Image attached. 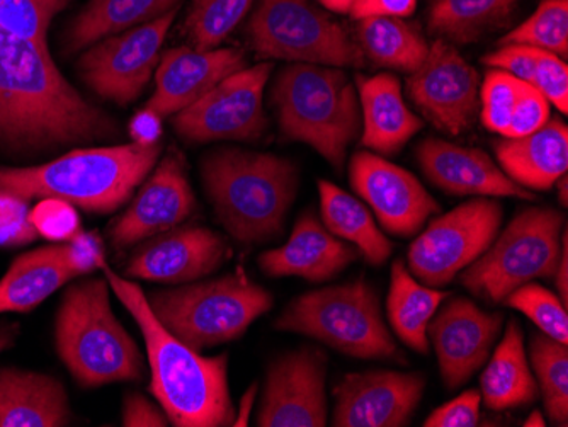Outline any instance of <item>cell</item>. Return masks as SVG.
<instances>
[{
	"label": "cell",
	"mask_w": 568,
	"mask_h": 427,
	"mask_svg": "<svg viewBox=\"0 0 568 427\" xmlns=\"http://www.w3.org/2000/svg\"><path fill=\"white\" fill-rule=\"evenodd\" d=\"M30 213L26 197L0 191V247H16L37 238Z\"/></svg>",
	"instance_id": "cell-41"
},
{
	"label": "cell",
	"mask_w": 568,
	"mask_h": 427,
	"mask_svg": "<svg viewBox=\"0 0 568 427\" xmlns=\"http://www.w3.org/2000/svg\"><path fill=\"white\" fill-rule=\"evenodd\" d=\"M519 0H430L427 30L452 44H471L506 28Z\"/></svg>",
	"instance_id": "cell-33"
},
{
	"label": "cell",
	"mask_w": 568,
	"mask_h": 427,
	"mask_svg": "<svg viewBox=\"0 0 568 427\" xmlns=\"http://www.w3.org/2000/svg\"><path fill=\"white\" fill-rule=\"evenodd\" d=\"M504 210L488 197L462 203L436 216L408 247V271L430 288H442L467 270L499 234Z\"/></svg>",
	"instance_id": "cell-11"
},
{
	"label": "cell",
	"mask_w": 568,
	"mask_h": 427,
	"mask_svg": "<svg viewBox=\"0 0 568 427\" xmlns=\"http://www.w3.org/2000/svg\"><path fill=\"white\" fill-rule=\"evenodd\" d=\"M153 145L73 150L38 167H2L0 191L31 197H60L88 212L110 213L124 205L161 155Z\"/></svg>",
	"instance_id": "cell-4"
},
{
	"label": "cell",
	"mask_w": 568,
	"mask_h": 427,
	"mask_svg": "<svg viewBox=\"0 0 568 427\" xmlns=\"http://www.w3.org/2000/svg\"><path fill=\"white\" fill-rule=\"evenodd\" d=\"M16 337V327H0V353L12 346Z\"/></svg>",
	"instance_id": "cell-52"
},
{
	"label": "cell",
	"mask_w": 568,
	"mask_h": 427,
	"mask_svg": "<svg viewBox=\"0 0 568 427\" xmlns=\"http://www.w3.org/2000/svg\"><path fill=\"white\" fill-rule=\"evenodd\" d=\"M248 43L263 59L365 69L356 41L308 0H261L248 19Z\"/></svg>",
	"instance_id": "cell-10"
},
{
	"label": "cell",
	"mask_w": 568,
	"mask_h": 427,
	"mask_svg": "<svg viewBox=\"0 0 568 427\" xmlns=\"http://www.w3.org/2000/svg\"><path fill=\"white\" fill-rule=\"evenodd\" d=\"M481 394L478 390L463 392L455 400L437 407L424 426L426 427H475L480 423Z\"/></svg>",
	"instance_id": "cell-45"
},
{
	"label": "cell",
	"mask_w": 568,
	"mask_h": 427,
	"mask_svg": "<svg viewBox=\"0 0 568 427\" xmlns=\"http://www.w3.org/2000/svg\"><path fill=\"white\" fill-rule=\"evenodd\" d=\"M270 62L235 72L172 118L175 133L191 143L255 142L267 129L264 89Z\"/></svg>",
	"instance_id": "cell-12"
},
{
	"label": "cell",
	"mask_w": 568,
	"mask_h": 427,
	"mask_svg": "<svg viewBox=\"0 0 568 427\" xmlns=\"http://www.w3.org/2000/svg\"><path fill=\"white\" fill-rule=\"evenodd\" d=\"M271 104L284 139L317 150L337 171L344 167L363 121L356 88L343 69L315 63L284 67L274 81Z\"/></svg>",
	"instance_id": "cell-5"
},
{
	"label": "cell",
	"mask_w": 568,
	"mask_h": 427,
	"mask_svg": "<svg viewBox=\"0 0 568 427\" xmlns=\"http://www.w3.org/2000/svg\"><path fill=\"white\" fill-rule=\"evenodd\" d=\"M101 270L116 298L140 325L152 372L150 388L169 423L178 427L232 426L237 413L230 397L226 355L209 358L181 343L155 317L136 283L114 273L108 263Z\"/></svg>",
	"instance_id": "cell-2"
},
{
	"label": "cell",
	"mask_w": 568,
	"mask_h": 427,
	"mask_svg": "<svg viewBox=\"0 0 568 427\" xmlns=\"http://www.w3.org/2000/svg\"><path fill=\"white\" fill-rule=\"evenodd\" d=\"M57 350L79 384L94 388L116 382H142V353L111 308L102 279L70 286L55 325Z\"/></svg>",
	"instance_id": "cell-6"
},
{
	"label": "cell",
	"mask_w": 568,
	"mask_h": 427,
	"mask_svg": "<svg viewBox=\"0 0 568 427\" xmlns=\"http://www.w3.org/2000/svg\"><path fill=\"white\" fill-rule=\"evenodd\" d=\"M247 69V57L237 48L197 52L193 47L172 48L161 57L155 92L146 108L168 118L186 110L235 72Z\"/></svg>",
	"instance_id": "cell-21"
},
{
	"label": "cell",
	"mask_w": 568,
	"mask_h": 427,
	"mask_svg": "<svg viewBox=\"0 0 568 427\" xmlns=\"http://www.w3.org/2000/svg\"><path fill=\"white\" fill-rule=\"evenodd\" d=\"M494 149L499 167L525 190H551L567 174L568 129L558 116L529 135L497 140Z\"/></svg>",
	"instance_id": "cell-25"
},
{
	"label": "cell",
	"mask_w": 568,
	"mask_h": 427,
	"mask_svg": "<svg viewBox=\"0 0 568 427\" xmlns=\"http://www.w3.org/2000/svg\"><path fill=\"white\" fill-rule=\"evenodd\" d=\"M356 88L363 121L361 143L382 157L397 155L424 129L423 120L405 103L400 81L394 73L357 75Z\"/></svg>",
	"instance_id": "cell-24"
},
{
	"label": "cell",
	"mask_w": 568,
	"mask_h": 427,
	"mask_svg": "<svg viewBox=\"0 0 568 427\" xmlns=\"http://www.w3.org/2000/svg\"><path fill=\"white\" fill-rule=\"evenodd\" d=\"M124 427H165L169 426L168 414L162 407L155 406L142 394L128 395L124 398L123 416Z\"/></svg>",
	"instance_id": "cell-46"
},
{
	"label": "cell",
	"mask_w": 568,
	"mask_h": 427,
	"mask_svg": "<svg viewBox=\"0 0 568 427\" xmlns=\"http://www.w3.org/2000/svg\"><path fill=\"white\" fill-rule=\"evenodd\" d=\"M417 0H357V4L351 9V18H373V16H386V18H408L414 14Z\"/></svg>",
	"instance_id": "cell-47"
},
{
	"label": "cell",
	"mask_w": 568,
	"mask_h": 427,
	"mask_svg": "<svg viewBox=\"0 0 568 427\" xmlns=\"http://www.w3.org/2000/svg\"><path fill=\"white\" fill-rule=\"evenodd\" d=\"M162 120L155 111L150 108H143L130 121V136L133 142L142 143V145H153V143L161 142L162 136Z\"/></svg>",
	"instance_id": "cell-48"
},
{
	"label": "cell",
	"mask_w": 568,
	"mask_h": 427,
	"mask_svg": "<svg viewBox=\"0 0 568 427\" xmlns=\"http://www.w3.org/2000/svg\"><path fill=\"white\" fill-rule=\"evenodd\" d=\"M73 278L72 271L63 263L60 245L22 254L0 279V314L33 311Z\"/></svg>",
	"instance_id": "cell-29"
},
{
	"label": "cell",
	"mask_w": 568,
	"mask_h": 427,
	"mask_svg": "<svg viewBox=\"0 0 568 427\" xmlns=\"http://www.w3.org/2000/svg\"><path fill=\"white\" fill-rule=\"evenodd\" d=\"M446 298H449L448 292L420 285L412 276L404 261H394L390 292L386 298V314L398 339L410 349L417 350L420 355L429 353L427 327Z\"/></svg>",
	"instance_id": "cell-31"
},
{
	"label": "cell",
	"mask_w": 568,
	"mask_h": 427,
	"mask_svg": "<svg viewBox=\"0 0 568 427\" xmlns=\"http://www.w3.org/2000/svg\"><path fill=\"white\" fill-rule=\"evenodd\" d=\"M70 0H0V28L47 47L51 19L69 6Z\"/></svg>",
	"instance_id": "cell-39"
},
{
	"label": "cell",
	"mask_w": 568,
	"mask_h": 427,
	"mask_svg": "<svg viewBox=\"0 0 568 427\" xmlns=\"http://www.w3.org/2000/svg\"><path fill=\"white\" fill-rule=\"evenodd\" d=\"M175 14L178 9L92 44L79 62L85 84L120 106L133 103L158 70Z\"/></svg>",
	"instance_id": "cell-13"
},
{
	"label": "cell",
	"mask_w": 568,
	"mask_h": 427,
	"mask_svg": "<svg viewBox=\"0 0 568 427\" xmlns=\"http://www.w3.org/2000/svg\"><path fill=\"white\" fill-rule=\"evenodd\" d=\"M273 295L244 273L150 295L153 314L165 329L194 350L232 343L273 307Z\"/></svg>",
	"instance_id": "cell-8"
},
{
	"label": "cell",
	"mask_w": 568,
	"mask_h": 427,
	"mask_svg": "<svg viewBox=\"0 0 568 427\" xmlns=\"http://www.w3.org/2000/svg\"><path fill=\"white\" fill-rule=\"evenodd\" d=\"M359 251L332 235L314 212H305L295 223L290 241L261 254V270L273 278L324 283L335 278L359 257Z\"/></svg>",
	"instance_id": "cell-23"
},
{
	"label": "cell",
	"mask_w": 568,
	"mask_h": 427,
	"mask_svg": "<svg viewBox=\"0 0 568 427\" xmlns=\"http://www.w3.org/2000/svg\"><path fill=\"white\" fill-rule=\"evenodd\" d=\"M63 263L72 271L73 276L89 274L101 270L106 263V248L95 232H79L67 244L60 245Z\"/></svg>",
	"instance_id": "cell-43"
},
{
	"label": "cell",
	"mask_w": 568,
	"mask_h": 427,
	"mask_svg": "<svg viewBox=\"0 0 568 427\" xmlns=\"http://www.w3.org/2000/svg\"><path fill=\"white\" fill-rule=\"evenodd\" d=\"M114 132L113 118L63 79L48 48L0 28V145L47 149Z\"/></svg>",
	"instance_id": "cell-1"
},
{
	"label": "cell",
	"mask_w": 568,
	"mask_h": 427,
	"mask_svg": "<svg viewBox=\"0 0 568 427\" xmlns=\"http://www.w3.org/2000/svg\"><path fill=\"white\" fill-rule=\"evenodd\" d=\"M480 73L455 44L436 40L423 65L405 82L407 95L427 121L449 135L467 132L480 113Z\"/></svg>",
	"instance_id": "cell-14"
},
{
	"label": "cell",
	"mask_w": 568,
	"mask_h": 427,
	"mask_svg": "<svg viewBox=\"0 0 568 427\" xmlns=\"http://www.w3.org/2000/svg\"><path fill=\"white\" fill-rule=\"evenodd\" d=\"M229 257V245L204 227H174L140 244L124 273L158 283H191L215 273Z\"/></svg>",
	"instance_id": "cell-19"
},
{
	"label": "cell",
	"mask_w": 568,
	"mask_h": 427,
	"mask_svg": "<svg viewBox=\"0 0 568 427\" xmlns=\"http://www.w3.org/2000/svg\"><path fill=\"white\" fill-rule=\"evenodd\" d=\"M274 329L321 340L351 358L405 363L383 321L375 289L363 279L296 296Z\"/></svg>",
	"instance_id": "cell-7"
},
{
	"label": "cell",
	"mask_w": 568,
	"mask_h": 427,
	"mask_svg": "<svg viewBox=\"0 0 568 427\" xmlns=\"http://www.w3.org/2000/svg\"><path fill=\"white\" fill-rule=\"evenodd\" d=\"M525 427H545L547 426V420H545L544 414L539 413V410H535V413L529 414L528 419L523 423Z\"/></svg>",
	"instance_id": "cell-54"
},
{
	"label": "cell",
	"mask_w": 568,
	"mask_h": 427,
	"mask_svg": "<svg viewBox=\"0 0 568 427\" xmlns=\"http://www.w3.org/2000/svg\"><path fill=\"white\" fill-rule=\"evenodd\" d=\"M550 118L551 104L535 85L506 70H487L480 84V120L488 132L518 139L541 129Z\"/></svg>",
	"instance_id": "cell-26"
},
{
	"label": "cell",
	"mask_w": 568,
	"mask_h": 427,
	"mask_svg": "<svg viewBox=\"0 0 568 427\" xmlns=\"http://www.w3.org/2000/svg\"><path fill=\"white\" fill-rule=\"evenodd\" d=\"M426 390L423 373H349L335 387L332 426L404 427L410 424Z\"/></svg>",
	"instance_id": "cell-17"
},
{
	"label": "cell",
	"mask_w": 568,
	"mask_h": 427,
	"mask_svg": "<svg viewBox=\"0 0 568 427\" xmlns=\"http://www.w3.org/2000/svg\"><path fill=\"white\" fill-rule=\"evenodd\" d=\"M539 48L526 44H504L496 52L487 53L481 63L488 69L506 70L514 78L535 85Z\"/></svg>",
	"instance_id": "cell-44"
},
{
	"label": "cell",
	"mask_w": 568,
	"mask_h": 427,
	"mask_svg": "<svg viewBox=\"0 0 568 427\" xmlns=\"http://www.w3.org/2000/svg\"><path fill=\"white\" fill-rule=\"evenodd\" d=\"M30 216L38 234L50 241H69L81 232V220L75 209L60 197H41Z\"/></svg>",
	"instance_id": "cell-40"
},
{
	"label": "cell",
	"mask_w": 568,
	"mask_h": 427,
	"mask_svg": "<svg viewBox=\"0 0 568 427\" xmlns=\"http://www.w3.org/2000/svg\"><path fill=\"white\" fill-rule=\"evenodd\" d=\"M70 420L69 395L57 378L0 368V427H62Z\"/></svg>",
	"instance_id": "cell-27"
},
{
	"label": "cell",
	"mask_w": 568,
	"mask_h": 427,
	"mask_svg": "<svg viewBox=\"0 0 568 427\" xmlns=\"http://www.w3.org/2000/svg\"><path fill=\"white\" fill-rule=\"evenodd\" d=\"M181 0H91L84 11L73 19L65 38L69 53L98 43L102 38L162 18L179 8Z\"/></svg>",
	"instance_id": "cell-32"
},
{
	"label": "cell",
	"mask_w": 568,
	"mask_h": 427,
	"mask_svg": "<svg viewBox=\"0 0 568 427\" xmlns=\"http://www.w3.org/2000/svg\"><path fill=\"white\" fill-rule=\"evenodd\" d=\"M503 304L525 314L551 339L568 344L567 305L550 289L529 282L510 292Z\"/></svg>",
	"instance_id": "cell-38"
},
{
	"label": "cell",
	"mask_w": 568,
	"mask_h": 427,
	"mask_svg": "<svg viewBox=\"0 0 568 427\" xmlns=\"http://www.w3.org/2000/svg\"><path fill=\"white\" fill-rule=\"evenodd\" d=\"M196 209L183 161L171 152L143 184L132 205L113 223L111 242L123 248L179 227Z\"/></svg>",
	"instance_id": "cell-20"
},
{
	"label": "cell",
	"mask_w": 568,
	"mask_h": 427,
	"mask_svg": "<svg viewBox=\"0 0 568 427\" xmlns=\"http://www.w3.org/2000/svg\"><path fill=\"white\" fill-rule=\"evenodd\" d=\"M356 43L373 65L408 75L423 65L430 48L416 24L386 16L359 19Z\"/></svg>",
	"instance_id": "cell-34"
},
{
	"label": "cell",
	"mask_w": 568,
	"mask_h": 427,
	"mask_svg": "<svg viewBox=\"0 0 568 427\" xmlns=\"http://www.w3.org/2000/svg\"><path fill=\"white\" fill-rule=\"evenodd\" d=\"M203 186L219 222L244 244L280 237L298 193V169L288 159L254 150L219 149L201 164Z\"/></svg>",
	"instance_id": "cell-3"
},
{
	"label": "cell",
	"mask_w": 568,
	"mask_h": 427,
	"mask_svg": "<svg viewBox=\"0 0 568 427\" xmlns=\"http://www.w3.org/2000/svg\"><path fill=\"white\" fill-rule=\"evenodd\" d=\"M322 223L341 241L351 242L372 266H383L394 253V244L376 225L373 213L356 196L328 181H318Z\"/></svg>",
	"instance_id": "cell-30"
},
{
	"label": "cell",
	"mask_w": 568,
	"mask_h": 427,
	"mask_svg": "<svg viewBox=\"0 0 568 427\" xmlns=\"http://www.w3.org/2000/svg\"><path fill=\"white\" fill-rule=\"evenodd\" d=\"M536 384L544 395L545 410L555 426L568 424V350L567 344L535 333L529 344Z\"/></svg>",
	"instance_id": "cell-35"
},
{
	"label": "cell",
	"mask_w": 568,
	"mask_h": 427,
	"mask_svg": "<svg viewBox=\"0 0 568 427\" xmlns=\"http://www.w3.org/2000/svg\"><path fill=\"white\" fill-rule=\"evenodd\" d=\"M499 44H526L567 59L568 0H541L523 24L500 38Z\"/></svg>",
	"instance_id": "cell-37"
},
{
	"label": "cell",
	"mask_w": 568,
	"mask_h": 427,
	"mask_svg": "<svg viewBox=\"0 0 568 427\" xmlns=\"http://www.w3.org/2000/svg\"><path fill=\"white\" fill-rule=\"evenodd\" d=\"M565 216L555 209L523 210L493 245L462 271V285L475 296L503 304L532 279L554 278L561 254Z\"/></svg>",
	"instance_id": "cell-9"
},
{
	"label": "cell",
	"mask_w": 568,
	"mask_h": 427,
	"mask_svg": "<svg viewBox=\"0 0 568 427\" xmlns=\"http://www.w3.org/2000/svg\"><path fill=\"white\" fill-rule=\"evenodd\" d=\"M503 322V315L488 314L463 296L446 302L433 317L427 337L436 350L446 388L456 390L481 369L499 337Z\"/></svg>",
	"instance_id": "cell-18"
},
{
	"label": "cell",
	"mask_w": 568,
	"mask_h": 427,
	"mask_svg": "<svg viewBox=\"0 0 568 427\" xmlns=\"http://www.w3.org/2000/svg\"><path fill=\"white\" fill-rule=\"evenodd\" d=\"M555 285H557L558 293H560L561 302L567 305L568 302V234L567 228L561 235V254L558 260L557 270H555Z\"/></svg>",
	"instance_id": "cell-49"
},
{
	"label": "cell",
	"mask_w": 568,
	"mask_h": 427,
	"mask_svg": "<svg viewBox=\"0 0 568 427\" xmlns=\"http://www.w3.org/2000/svg\"><path fill=\"white\" fill-rule=\"evenodd\" d=\"M535 88L561 114L568 113V67L564 59L547 50H539Z\"/></svg>",
	"instance_id": "cell-42"
},
{
	"label": "cell",
	"mask_w": 568,
	"mask_h": 427,
	"mask_svg": "<svg viewBox=\"0 0 568 427\" xmlns=\"http://www.w3.org/2000/svg\"><path fill=\"white\" fill-rule=\"evenodd\" d=\"M351 187L368 203L379 225L395 237L419 234L442 206L416 175L373 152H357L349 164Z\"/></svg>",
	"instance_id": "cell-15"
},
{
	"label": "cell",
	"mask_w": 568,
	"mask_h": 427,
	"mask_svg": "<svg viewBox=\"0 0 568 427\" xmlns=\"http://www.w3.org/2000/svg\"><path fill=\"white\" fill-rule=\"evenodd\" d=\"M255 395H257V385H252V387L245 392L244 397H242L241 407H239V413L235 414L234 424H232V426H247L248 419H251L252 407H254Z\"/></svg>",
	"instance_id": "cell-50"
},
{
	"label": "cell",
	"mask_w": 568,
	"mask_h": 427,
	"mask_svg": "<svg viewBox=\"0 0 568 427\" xmlns=\"http://www.w3.org/2000/svg\"><path fill=\"white\" fill-rule=\"evenodd\" d=\"M480 387L481 400L493 410L516 409L538 398V384L526 358L521 324L516 318L507 324L503 343L481 373Z\"/></svg>",
	"instance_id": "cell-28"
},
{
	"label": "cell",
	"mask_w": 568,
	"mask_h": 427,
	"mask_svg": "<svg viewBox=\"0 0 568 427\" xmlns=\"http://www.w3.org/2000/svg\"><path fill=\"white\" fill-rule=\"evenodd\" d=\"M327 356L317 347L290 350L267 369L260 427L327 426Z\"/></svg>",
	"instance_id": "cell-16"
},
{
	"label": "cell",
	"mask_w": 568,
	"mask_h": 427,
	"mask_svg": "<svg viewBox=\"0 0 568 427\" xmlns=\"http://www.w3.org/2000/svg\"><path fill=\"white\" fill-rule=\"evenodd\" d=\"M416 157L429 183L452 196L536 200L531 191L509 180L484 150L429 136L416 146Z\"/></svg>",
	"instance_id": "cell-22"
},
{
	"label": "cell",
	"mask_w": 568,
	"mask_h": 427,
	"mask_svg": "<svg viewBox=\"0 0 568 427\" xmlns=\"http://www.w3.org/2000/svg\"><path fill=\"white\" fill-rule=\"evenodd\" d=\"M328 11L337 12V14H349L351 9L357 4V0H318Z\"/></svg>",
	"instance_id": "cell-51"
},
{
	"label": "cell",
	"mask_w": 568,
	"mask_h": 427,
	"mask_svg": "<svg viewBox=\"0 0 568 427\" xmlns=\"http://www.w3.org/2000/svg\"><path fill=\"white\" fill-rule=\"evenodd\" d=\"M255 0H191L186 30L197 52L215 50L244 21Z\"/></svg>",
	"instance_id": "cell-36"
},
{
	"label": "cell",
	"mask_w": 568,
	"mask_h": 427,
	"mask_svg": "<svg viewBox=\"0 0 568 427\" xmlns=\"http://www.w3.org/2000/svg\"><path fill=\"white\" fill-rule=\"evenodd\" d=\"M558 186V200H560L561 206L568 205V180L567 174L561 175L560 180L557 181Z\"/></svg>",
	"instance_id": "cell-53"
}]
</instances>
